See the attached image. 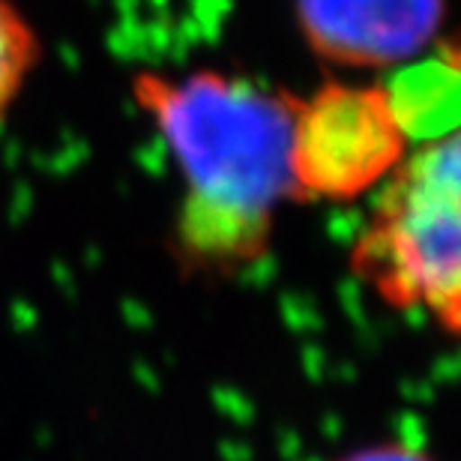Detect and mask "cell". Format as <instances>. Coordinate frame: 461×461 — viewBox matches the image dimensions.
<instances>
[{"mask_svg":"<svg viewBox=\"0 0 461 461\" xmlns=\"http://www.w3.org/2000/svg\"><path fill=\"white\" fill-rule=\"evenodd\" d=\"M345 461H431V458L408 444H381V447H368L363 453L348 456Z\"/></svg>","mask_w":461,"mask_h":461,"instance_id":"cell-7","label":"cell"},{"mask_svg":"<svg viewBox=\"0 0 461 461\" xmlns=\"http://www.w3.org/2000/svg\"><path fill=\"white\" fill-rule=\"evenodd\" d=\"M129 94L180 174V261L216 273L261 261L294 201V96L222 69H144Z\"/></svg>","mask_w":461,"mask_h":461,"instance_id":"cell-1","label":"cell"},{"mask_svg":"<svg viewBox=\"0 0 461 461\" xmlns=\"http://www.w3.org/2000/svg\"><path fill=\"white\" fill-rule=\"evenodd\" d=\"M449 0H294L315 58L339 69L393 72L440 42Z\"/></svg>","mask_w":461,"mask_h":461,"instance_id":"cell-4","label":"cell"},{"mask_svg":"<svg viewBox=\"0 0 461 461\" xmlns=\"http://www.w3.org/2000/svg\"><path fill=\"white\" fill-rule=\"evenodd\" d=\"M350 273L384 306L461 330V138L422 141L375 192Z\"/></svg>","mask_w":461,"mask_h":461,"instance_id":"cell-2","label":"cell"},{"mask_svg":"<svg viewBox=\"0 0 461 461\" xmlns=\"http://www.w3.org/2000/svg\"><path fill=\"white\" fill-rule=\"evenodd\" d=\"M413 150L381 81H324L294 96V201L350 204L375 195Z\"/></svg>","mask_w":461,"mask_h":461,"instance_id":"cell-3","label":"cell"},{"mask_svg":"<svg viewBox=\"0 0 461 461\" xmlns=\"http://www.w3.org/2000/svg\"><path fill=\"white\" fill-rule=\"evenodd\" d=\"M42 60V40L15 0H0V120L15 108Z\"/></svg>","mask_w":461,"mask_h":461,"instance_id":"cell-6","label":"cell"},{"mask_svg":"<svg viewBox=\"0 0 461 461\" xmlns=\"http://www.w3.org/2000/svg\"><path fill=\"white\" fill-rule=\"evenodd\" d=\"M458 76L456 45L440 40L429 54L381 81L413 147L458 132Z\"/></svg>","mask_w":461,"mask_h":461,"instance_id":"cell-5","label":"cell"}]
</instances>
